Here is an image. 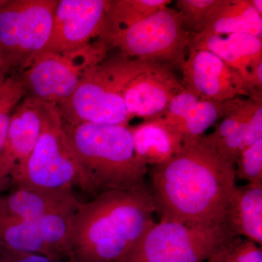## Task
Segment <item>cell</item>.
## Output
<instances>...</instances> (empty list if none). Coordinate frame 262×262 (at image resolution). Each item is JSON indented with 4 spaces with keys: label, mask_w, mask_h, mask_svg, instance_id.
Instances as JSON below:
<instances>
[{
    "label": "cell",
    "mask_w": 262,
    "mask_h": 262,
    "mask_svg": "<svg viewBox=\"0 0 262 262\" xmlns=\"http://www.w3.org/2000/svg\"><path fill=\"white\" fill-rule=\"evenodd\" d=\"M236 180L234 164L221 156L208 136L184 141L173 158L152 167L155 213L160 220L225 224Z\"/></svg>",
    "instance_id": "obj_1"
},
{
    "label": "cell",
    "mask_w": 262,
    "mask_h": 262,
    "mask_svg": "<svg viewBox=\"0 0 262 262\" xmlns=\"http://www.w3.org/2000/svg\"><path fill=\"white\" fill-rule=\"evenodd\" d=\"M155 213L146 184L82 202L71 220L69 261L117 262L152 225Z\"/></svg>",
    "instance_id": "obj_2"
},
{
    "label": "cell",
    "mask_w": 262,
    "mask_h": 262,
    "mask_svg": "<svg viewBox=\"0 0 262 262\" xmlns=\"http://www.w3.org/2000/svg\"><path fill=\"white\" fill-rule=\"evenodd\" d=\"M63 125L96 195L105 190L145 185L149 167L136 157L128 126L89 122Z\"/></svg>",
    "instance_id": "obj_3"
},
{
    "label": "cell",
    "mask_w": 262,
    "mask_h": 262,
    "mask_svg": "<svg viewBox=\"0 0 262 262\" xmlns=\"http://www.w3.org/2000/svg\"><path fill=\"white\" fill-rule=\"evenodd\" d=\"M150 62L131 59L120 52L108 53L86 72L72 96L57 105L63 122L128 126L122 93L131 79Z\"/></svg>",
    "instance_id": "obj_4"
},
{
    "label": "cell",
    "mask_w": 262,
    "mask_h": 262,
    "mask_svg": "<svg viewBox=\"0 0 262 262\" xmlns=\"http://www.w3.org/2000/svg\"><path fill=\"white\" fill-rule=\"evenodd\" d=\"M42 128L28 159L10 175L14 187L72 189L96 196L81 168L56 105L37 101Z\"/></svg>",
    "instance_id": "obj_5"
},
{
    "label": "cell",
    "mask_w": 262,
    "mask_h": 262,
    "mask_svg": "<svg viewBox=\"0 0 262 262\" xmlns=\"http://www.w3.org/2000/svg\"><path fill=\"white\" fill-rule=\"evenodd\" d=\"M237 237L225 224L154 222L117 262H204Z\"/></svg>",
    "instance_id": "obj_6"
},
{
    "label": "cell",
    "mask_w": 262,
    "mask_h": 262,
    "mask_svg": "<svg viewBox=\"0 0 262 262\" xmlns=\"http://www.w3.org/2000/svg\"><path fill=\"white\" fill-rule=\"evenodd\" d=\"M108 49L131 58L158 62L182 70L189 52L190 34L177 9L165 7L122 30L101 38Z\"/></svg>",
    "instance_id": "obj_7"
},
{
    "label": "cell",
    "mask_w": 262,
    "mask_h": 262,
    "mask_svg": "<svg viewBox=\"0 0 262 262\" xmlns=\"http://www.w3.org/2000/svg\"><path fill=\"white\" fill-rule=\"evenodd\" d=\"M58 0H5L0 7V60L9 75L23 71L49 40Z\"/></svg>",
    "instance_id": "obj_8"
},
{
    "label": "cell",
    "mask_w": 262,
    "mask_h": 262,
    "mask_svg": "<svg viewBox=\"0 0 262 262\" xmlns=\"http://www.w3.org/2000/svg\"><path fill=\"white\" fill-rule=\"evenodd\" d=\"M108 51L98 39L71 51L42 52L18 74L27 96L57 106L72 96L86 72Z\"/></svg>",
    "instance_id": "obj_9"
},
{
    "label": "cell",
    "mask_w": 262,
    "mask_h": 262,
    "mask_svg": "<svg viewBox=\"0 0 262 262\" xmlns=\"http://www.w3.org/2000/svg\"><path fill=\"white\" fill-rule=\"evenodd\" d=\"M73 214L29 221L0 217V248L68 260Z\"/></svg>",
    "instance_id": "obj_10"
},
{
    "label": "cell",
    "mask_w": 262,
    "mask_h": 262,
    "mask_svg": "<svg viewBox=\"0 0 262 262\" xmlns=\"http://www.w3.org/2000/svg\"><path fill=\"white\" fill-rule=\"evenodd\" d=\"M108 5V0H58L51 36L42 52L71 51L98 39Z\"/></svg>",
    "instance_id": "obj_11"
},
{
    "label": "cell",
    "mask_w": 262,
    "mask_h": 262,
    "mask_svg": "<svg viewBox=\"0 0 262 262\" xmlns=\"http://www.w3.org/2000/svg\"><path fill=\"white\" fill-rule=\"evenodd\" d=\"M182 71L184 89L200 99L227 101L249 98L247 86L238 72L211 52L189 50Z\"/></svg>",
    "instance_id": "obj_12"
},
{
    "label": "cell",
    "mask_w": 262,
    "mask_h": 262,
    "mask_svg": "<svg viewBox=\"0 0 262 262\" xmlns=\"http://www.w3.org/2000/svg\"><path fill=\"white\" fill-rule=\"evenodd\" d=\"M184 90L173 67L150 62L131 79L122 93L129 120L163 116L174 96Z\"/></svg>",
    "instance_id": "obj_13"
},
{
    "label": "cell",
    "mask_w": 262,
    "mask_h": 262,
    "mask_svg": "<svg viewBox=\"0 0 262 262\" xmlns=\"http://www.w3.org/2000/svg\"><path fill=\"white\" fill-rule=\"evenodd\" d=\"M81 203L72 189L18 186L8 194H0V217L29 221L51 215L73 214Z\"/></svg>",
    "instance_id": "obj_14"
},
{
    "label": "cell",
    "mask_w": 262,
    "mask_h": 262,
    "mask_svg": "<svg viewBox=\"0 0 262 262\" xmlns=\"http://www.w3.org/2000/svg\"><path fill=\"white\" fill-rule=\"evenodd\" d=\"M41 128L42 118L37 101L26 96L10 117L5 147L0 156V185L28 159Z\"/></svg>",
    "instance_id": "obj_15"
},
{
    "label": "cell",
    "mask_w": 262,
    "mask_h": 262,
    "mask_svg": "<svg viewBox=\"0 0 262 262\" xmlns=\"http://www.w3.org/2000/svg\"><path fill=\"white\" fill-rule=\"evenodd\" d=\"M138 159L154 167L173 158L182 149V134L163 117L144 120L130 127Z\"/></svg>",
    "instance_id": "obj_16"
},
{
    "label": "cell",
    "mask_w": 262,
    "mask_h": 262,
    "mask_svg": "<svg viewBox=\"0 0 262 262\" xmlns=\"http://www.w3.org/2000/svg\"><path fill=\"white\" fill-rule=\"evenodd\" d=\"M225 224L237 236L262 244V184L236 186Z\"/></svg>",
    "instance_id": "obj_17"
},
{
    "label": "cell",
    "mask_w": 262,
    "mask_h": 262,
    "mask_svg": "<svg viewBox=\"0 0 262 262\" xmlns=\"http://www.w3.org/2000/svg\"><path fill=\"white\" fill-rule=\"evenodd\" d=\"M202 32L220 36L247 34L262 39V17L251 0H227Z\"/></svg>",
    "instance_id": "obj_18"
},
{
    "label": "cell",
    "mask_w": 262,
    "mask_h": 262,
    "mask_svg": "<svg viewBox=\"0 0 262 262\" xmlns=\"http://www.w3.org/2000/svg\"><path fill=\"white\" fill-rule=\"evenodd\" d=\"M170 3V0H108L104 27L98 39L128 28Z\"/></svg>",
    "instance_id": "obj_19"
},
{
    "label": "cell",
    "mask_w": 262,
    "mask_h": 262,
    "mask_svg": "<svg viewBox=\"0 0 262 262\" xmlns=\"http://www.w3.org/2000/svg\"><path fill=\"white\" fill-rule=\"evenodd\" d=\"M241 98L227 101L199 99L177 127L183 141L194 140L204 136L208 128L215 125L237 106Z\"/></svg>",
    "instance_id": "obj_20"
},
{
    "label": "cell",
    "mask_w": 262,
    "mask_h": 262,
    "mask_svg": "<svg viewBox=\"0 0 262 262\" xmlns=\"http://www.w3.org/2000/svg\"><path fill=\"white\" fill-rule=\"evenodd\" d=\"M191 49L206 50L214 53L231 68L238 72L248 89L251 67L229 44L226 37L203 32L190 34L189 50Z\"/></svg>",
    "instance_id": "obj_21"
},
{
    "label": "cell",
    "mask_w": 262,
    "mask_h": 262,
    "mask_svg": "<svg viewBox=\"0 0 262 262\" xmlns=\"http://www.w3.org/2000/svg\"><path fill=\"white\" fill-rule=\"evenodd\" d=\"M226 3L227 0H178L176 2L184 28L189 34L203 32Z\"/></svg>",
    "instance_id": "obj_22"
},
{
    "label": "cell",
    "mask_w": 262,
    "mask_h": 262,
    "mask_svg": "<svg viewBox=\"0 0 262 262\" xmlns=\"http://www.w3.org/2000/svg\"><path fill=\"white\" fill-rule=\"evenodd\" d=\"M26 96L27 91L18 74L10 75L0 89V156L5 147L10 117Z\"/></svg>",
    "instance_id": "obj_23"
},
{
    "label": "cell",
    "mask_w": 262,
    "mask_h": 262,
    "mask_svg": "<svg viewBox=\"0 0 262 262\" xmlns=\"http://www.w3.org/2000/svg\"><path fill=\"white\" fill-rule=\"evenodd\" d=\"M234 167L236 178L248 184H262V139L241 153Z\"/></svg>",
    "instance_id": "obj_24"
},
{
    "label": "cell",
    "mask_w": 262,
    "mask_h": 262,
    "mask_svg": "<svg viewBox=\"0 0 262 262\" xmlns=\"http://www.w3.org/2000/svg\"><path fill=\"white\" fill-rule=\"evenodd\" d=\"M221 262H262L259 245L237 237L215 255Z\"/></svg>",
    "instance_id": "obj_25"
},
{
    "label": "cell",
    "mask_w": 262,
    "mask_h": 262,
    "mask_svg": "<svg viewBox=\"0 0 262 262\" xmlns=\"http://www.w3.org/2000/svg\"><path fill=\"white\" fill-rule=\"evenodd\" d=\"M226 39L250 67L262 62V39L247 34H231Z\"/></svg>",
    "instance_id": "obj_26"
},
{
    "label": "cell",
    "mask_w": 262,
    "mask_h": 262,
    "mask_svg": "<svg viewBox=\"0 0 262 262\" xmlns=\"http://www.w3.org/2000/svg\"><path fill=\"white\" fill-rule=\"evenodd\" d=\"M199 99L194 95L184 89L174 96L162 117L170 125L177 129L189 110L196 104Z\"/></svg>",
    "instance_id": "obj_27"
},
{
    "label": "cell",
    "mask_w": 262,
    "mask_h": 262,
    "mask_svg": "<svg viewBox=\"0 0 262 262\" xmlns=\"http://www.w3.org/2000/svg\"><path fill=\"white\" fill-rule=\"evenodd\" d=\"M0 262H70L64 258L51 257L38 253L20 252L0 248Z\"/></svg>",
    "instance_id": "obj_28"
},
{
    "label": "cell",
    "mask_w": 262,
    "mask_h": 262,
    "mask_svg": "<svg viewBox=\"0 0 262 262\" xmlns=\"http://www.w3.org/2000/svg\"><path fill=\"white\" fill-rule=\"evenodd\" d=\"M10 75L8 72L5 70L4 66L2 63L1 60H0V89L2 86L5 83L7 78L9 77Z\"/></svg>",
    "instance_id": "obj_29"
},
{
    "label": "cell",
    "mask_w": 262,
    "mask_h": 262,
    "mask_svg": "<svg viewBox=\"0 0 262 262\" xmlns=\"http://www.w3.org/2000/svg\"><path fill=\"white\" fill-rule=\"evenodd\" d=\"M253 8L257 12L258 15L262 17V1L261 0H251Z\"/></svg>",
    "instance_id": "obj_30"
},
{
    "label": "cell",
    "mask_w": 262,
    "mask_h": 262,
    "mask_svg": "<svg viewBox=\"0 0 262 262\" xmlns=\"http://www.w3.org/2000/svg\"><path fill=\"white\" fill-rule=\"evenodd\" d=\"M207 262H221L219 258L216 257L215 256H213V257L210 258Z\"/></svg>",
    "instance_id": "obj_31"
},
{
    "label": "cell",
    "mask_w": 262,
    "mask_h": 262,
    "mask_svg": "<svg viewBox=\"0 0 262 262\" xmlns=\"http://www.w3.org/2000/svg\"><path fill=\"white\" fill-rule=\"evenodd\" d=\"M5 0H0V7L2 6L3 4H4Z\"/></svg>",
    "instance_id": "obj_32"
}]
</instances>
